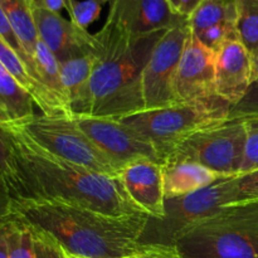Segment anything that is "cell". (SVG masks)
Instances as JSON below:
<instances>
[{"mask_svg":"<svg viewBox=\"0 0 258 258\" xmlns=\"http://www.w3.org/2000/svg\"><path fill=\"white\" fill-rule=\"evenodd\" d=\"M2 125L8 133L9 156L0 178L10 201L60 202L117 217L145 214L126 194L118 176L52 155L10 123Z\"/></svg>","mask_w":258,"mask_h":258,"instance_id":"1","label":"cell"},{"mask_svg":"<svg viewBox=\"0 0 258 258\" xmlns=\"http://www.w3.org/2000/svg\"><path fill=\"white\" fill-rule=\"evenodd\" d=\"M22 222L81 258H125L141 247L150 217L110 216L60 202L10 201L8 221Z\"/></svg>","mask_w":258,"mask_h":258,"instance_id":"2","label":"cell"},{"mask_svg":"<svg viewBox=\"0 0 258 258\" xmlns=\"http://www.w3.org/2000/svg\"><path fill=\"white\" fill-rule=\"evenodd\" d=\"M164 32L135 37L107 17L102 29L95 34L97 63L78 115L121 118L144 111L140 73Z\"/></svg>","mask_w":258,"mask_h":258,"instance_id":"3","label":"cell"},{"mask_svg":"<svg viewBox=\"0 0 258 258\" xmlns=\"http://www.w3.org/2000/svg\"><path fill=\"white\" fill-rule=\"evenodd\" d=\"M175 244L184 258H258V202L228 207L193 224Z\"/></svg>","mask_w":258,"mask_h":258,"instance_id":"4","label":"cell"},{"mask_svg":"<svg viewBox=\"0 0 258 258\" xmlns=\"http://www.w3.org/2000/svg\"><path fill=\"white\" fill-rule=\"evenodd\" d=\"M231 105L219 97L198 102H178L116 118L145 138L158 151L161 161L180 144L202 128L229 117Z\"/></svg>","mask_w":258,"mask_h":258,"instance_id":"5","label":"cell"},{"mask_svg":"<svg viewBox=\"0 0 258 258\" xmlns=\"http://www.w3.org/2000/svg\"><path fill=\"white\" fill-rule=\"evenodd\" d=\"M8 123L52 155L95 173L118 176L115 166L78 127L72 116L34 113L24 120L8 121Z\"/></svg>","mask_w":258,"mask_h":258,"instance_id":"6","label":"cell"},{"mask_svg":"<svg viewBox=\"0 0 258 258\" xmlns=\"http://www.w3.org/2000/svg\"><path fill=\"white\" fill-rule=\"evenodd\" d=\"M236 178L219 179L194 193L165 199L164 217L149 219L141 243L175 244L186 228L232 207L236 197Z\"/></svg>","mask_w":258,"mask_h":258,"instance_id":"7","label":"cell"},{"mask_svg":"<svg viewBox=\"0 0 258 258\" xmlns=\"http://www.w3.org/2000/svg\"><path fill=\"white\" fill-rule=\"evenodd\" d=\"M244 148V120L228 117L193 134L165 159L164 165L190 161L226 176H238L243 164Z\"/></svg>","mask_w":258,"mask_h":258,"instance_id":"8","label":"cell"},{"mask_svg":"<svg viewBox=\"0 0 258 258\" xmlns=\"http://www.w3.org/2000/svg\"><path fill=\"white\" fill-rule=\"evenodd\" d=\"M190 33V25L185 19L166 29L154 44L139 80L144 111L176 103L174 78Z\"/></svg>","mask_w":258,"mask_h":258,"instance_id":"9","label":"cell"},{"mask_svg":"<svg viewBox=\"0 0 258 258\" xmlns=\"http://www.w3.org/2000/svg\"><path fill=\"white\" fill-rule=\"evenodd\" d=\"M72 117L118 173L130 164L144 159L163 164L156 149L121 121L90 115H73Z\"/></svg>","mask_w":258,"mask_h":258,"instance_id":"10","label":"cell"},{"mask_svg":"<svg viewBox=\"0 0 258 258\" xmlns=\"http://www.w3.org/2000/svg\"><path fill=\"white\" fill-rule=\"evenodd\" d=\"M178 102H198L216 95V53L204 47L190 33L176 70L173 85Z\"/></svg>","mask_w":258,"mask_h":258,"instance_id":"11","label":"cell"},{"mask_svg":"<svg viewBox=\"0 0 258 258\" xmlns=\"http://www.w3.org/2000/svg\"><path fill=\"white\" fill-rule=\"evenodd\" d=\"M30 3V2H29ZM38 38L54 54L58 62L97 52L98 40L95 34L76 25L60 13L50 12L30 4Z\"/></svg>","mask_w":258,"mask_h":258,"instance_id":"12","label":"cell"},{"mask_svg":"<svg viewBox=\"0 0 258 258\" xmlns=\"http://www.w3.org/2000/svg\"><path fill=\"white\" fill-rule=\"evenodd\" d=\"M254 80V57L234 34L216 53V95L232 107L246 96Z\"/></svg>","mask_w":258,"mask_h":258,"instance_id":"13","label":"cell"},{"mask_svg":"<svg viewBox=\"0 0 258 258\" xmlns=\"http://www.w3.org/2000/svg\"><path fill=\"white\" fill-rule=\"evenodd\" d=\"M108 5L107 17L135 37L164 32L186 19L168 0H110Z\"/></svg>","mask_w":258,"mask_h":258,"instance_id":"14","label":"cell"},{"mask_svg":"<svg viewBox=\"0 0 258 258\" xmlns=\"http://www.w3.org/2000/svg\"><path fill=\"white\" fill-rule=\"evenodd\" d=\"M118 179L131 201L153 219L165 213L163 164L158 161H135L118 173Z\"/></svg>","mask_w":258,"mask_h":258,"instance_id":"15","label":"cell"},{"mask_svg":"<svg viewBox=\"0 0 258 258\" xmlns=\"http://www.w3.org/2000/svg\"><path fill=\"white\" fill-rule=\"evenodd\" d=\"M163 170L165 199L194 193L216 183L219 179L231 178L190 161H183L170 165L163 164Z\"/></svg>","mask_w":258,"mask_h":258,"instance_id":"16","label":"cell"},{"mask_svg":"<svg viewBox=\"0 0 258 258\" xmlns=\"http://www.w3.org/2000/svg\"><path fill=\"white\" fill-rule=\"evenodd\" d=\"M97 53L98 50L59 62L63 88L72 116L78 115L82 107L88 82L97 63Z\"/></svg>","mask_w":258,"mask_h":258,"instance_id":"17","label":"cell"},{"mask_svg":"<svg viewBox=\"0 0 258 258\" xmlns=\"http://www.w3.org/2000/svg\"><path fill=\"white\" fill-rule=\"evenodd\" d=\"M34 101L0 62V121H20L34 115Z\"/></svg>","mask_w":258,"mask_h":258,"instance_id":"18","label":"cell"},{"mask_svg":"<svg viewBox=\"0 0 258 258\" xmlns=\"http://www.w3.org/2000/svg\"><path fill=\"white\" fill-rule=\"evenodd\" d=\"M0 7L4 10L24 52L34 63L35 48L39 38L33 19L29 0H0Z\"/></svg>","mask_w":258,"mask_h":258,"instance_id":"19","label":"cell"},{"mask_svg":"<svg viewBox=\"0 0 258 258\" xmlns=\"http://www.w3.org/2000/svg\"><path fill=\"white\" fill-rule=\"evenodd\" d=\"M191 34L223 23H237V0H203L188 18Z\"/></svg>","mask_w":258,"mask_h":258,"instance_id":"20","label":"cell"},{"mask_svg":"<svg viewBox=\"0 0 258 258\" xmlns=\"http://www.w3.org/2000/svg\"><path fill=\"white\" fill-rule=\"evenodd\" d=\"M34 63L35 68H37V73L39 76L40 81H42L43 86L57 100V102L71 115L64 88H63L62 77H60L59 62L54 57V54L50 52L49 48L40 39L38 40L37 48H35Z\"/></svg>","mask_w":258,"mask_h":258,"instance_id":"21","label":"cell"},{"mask_svg":"<svg viewBox=\"0 0 258 258\" xmlns=\"http://www.w3.org/2000/svg\"><path fill=\"white\" fill-rule=\"evenodd\" d=\"M236 29L251 54L258 52V0H237Z\"/></svg>","mask_w":258,"mask_h":258,"instance_id":"22","label":"cell"},{"mask_svg":"<svg viewBox=\"0 0 258 258\" xmlns=\"http://www.w3.org/2000/svg\"><path fill=\"white\" fill-rule=\"evenodd\" d=\"M7 226L9 258H38L35 237L32 228L13 219L7 222Z\"/></svg>","mask_w":258,"mask_h":258,"instance_id":"23","label":"cell"},{"mask_svg":"<svg viewBox=\"0 0 258 258\" xmlns=\"http://www.w3.org/2000/svg\"><path fill=\"white\" fill-rule=\"evenodd\" d=\"M108 3L110 0H70L67 12L76 25L87 30L100 18L103 7Z\"/></svg>","mask_w":258,"mask_h":258,"instance_id":"24","label":"cell"},{"mask_svg":"<svg viewBox=\"0 0 258 258\" xmlns=\"http://www.w3.org/2000/svg\"><path fill=\"white\" fill-rule=\"evenodd\" d=\"M243 120L246 126V148L239 175L258 170V117H246Z\"/></svg>","mask_w":258,"mask_h":258,"instance_id":"25","label":"cell"},{"mask_svg":"<svg viewBox=\"0 0 258 258\" xmlns=\"http://www.w3.org/2000/svg\"><path fill=\"white\" fill-rule=\"evenodd\" d=\"M0 37H2V39L4 40V42L7 43V44L9 45V47L12 48V49L14 50L18 55H19L20 59H22L23 62H24V64L27 66L28 71H29L30 75L33 76V78H34L37 82H39L40 85H43L42 81H40V78L38 77V73H37V70H35L34 63L32 62V59L28 57L27 53H25L24 49H23L22 44H20V42H19V39H18L15 32L13 30L12 25H10L9 20H8L7 15H5L4 10L2 9V7H0Z\"/></svg>","mask_w":258,"mask_h":258,"instance_id":"26","label":"cell"},{"mask_svg":"<svg viewBox=\"0 0 258 258\" xmlns=\"http://www.w3.org/2000/svg\"><path fill=\"white\" fill-rule=\"evenodd\" d=\"M234 34H238L236 29V24L232 23H223V24H217L213 27H209L208 29L203 30L202 33L197 34L199 42L212 50L213 53H217L221 49L222 45L227 42ZM194 35V34H193Z\"/></svg>","mask_w":258,"mask_h":258,"instance_id":"27","label":"cell"},{"mask_svg":"<svg viewBox=\"0 0 258 258\" xmlns=\"http://www.w3.org/2000/svg\"><path fill=\"white\" fill-rule=\"evenodd\" d=\"M258 202V170L241 174L236 178V197L232 207Z\"/></svg>","mask_w":258,"mask_h":258,"instance_id":"28","label":"cell"},{"mask_svg":"<svg viewBox=\"0 0 258 258\" xmlns=\"http://www.w3.org/2000/svg\"><path fill=\"white\" fill-rule=\"evenodd\" d=\"M229 117H258V80H254L246 96L237 105L232 106Z\"/></svg>","mask_w":258,"mask_h":258,"instance_id":"29","label":"cell"},{"mask_svg":"<svg viewBox=\"0 0 258 258\" xmlns=\"http://www.w3.org/2000/svg\"><path fill=\"white\" fill-rule=\"evenodd\" d=\"M125 258H184L176 244L143 243L131 256Z\"/></svg>","mask_w":258,"mask_h":258,"instance_id":"30","label":"cell"},{"mask_svg":"<svg viewBox=\"0 0 258 258\" xmlns=\"http://www.w3.org/2000/svg\"><path fill=\"white\" fill-rule=\"evenodd\" d=\"M29 2L30 4L54 13H60L63 9H68L70 4V0H29Z\"/></svg>","mask_w":258,"mask_h":258,"instance_id":"31","label":"cell"},{"mask_svg":"<svg viewBox=\"0 0 258 258\" xmlns=\"http://www.w3.org/2000/svg\"><path fill=\"white\" fill-rule=\"evenodd\" d=\"M8 156H9V144H8V133L0 121V176L7 166Z\"/></svg>","mask_w":258,"mask_h":258,"instance_id":"32","label":"cell"},{"mask_svg":"<svg viewBox=\"0 0 258 258\" xmlns=\"http://www.w3.org/2000/svg\"><path fill=\"white\" fill-rule=\"evenodd\" d=\"M9 204L10 198L8 196V191L5 189L4 183L0 178V226L8 222V214H9Z\"/></svg>","mask_w":258,"mask_h":258,"instance_id":"33","label":"cell"},{"mask_svg":"<svg viewBox=\"0 0 258 258\" xmlns=\"http://www.w3.org/2000/svg\"><path fill=\"white\" fill-rule=\"evenodd\" d=\"M202 2H203V0H180L178 10L179 14L188 19L191 15V13L199 7V4H201Z\"/></svg>","mask_w":258,"mask_h":258,"instance_id":"34","label":"cell"},{"mask_svg":"<svg viewBox=\"0 0 258 258\" xmlns=\"http://www.w3.org/2000/svg\"><path fill=\"white\" fill-rule=\"evenodd\" d=\"M0 258H9L8 249V226L7 223L0 226Z\"/></svg>","mask_w":258,"mask_h":258,"instance_id":"35","label":"cell"},{"mask_svg":"<svg viewBox=\"0 0 258 258\" xmlns=\"http://www.w3.org/2000/svg\"><path fill=\"white\" fill-rule=\"evenodd\" d=\"M168 2H169V4L171 5V8H173L175 12H178V10H179V3H180V0H168Z\"/></svg>","mask_w":258,"mask_h":258,"instance_id":"36","label":"cell"},{"mask_svg":"<svg viewBox=\"0 0 258 258\" xmlns=\"http://www.w3.org/2000/svg\"><path fill=\"white\" fill-rule=\"evenodd\" d=\"M254 78L258 80V59H254Z\"/></svg>","mask_w":258,"mask_h":258,"instance_id":"37","label":"cell"},{"mask_svg":"<svg viewBox=\"0 0 258 258\" xmlns=\"http://www.w3.org/2000/svg\"><path fill=\"white\" fill-rule=\"evenodd\" d=\"M64 253H66V252H64ZM66 258H81V257H76V256H72V254L66 253Z\"/></svg>","mask_w":258,"mask_h":258,"instance_id":"38","label":"cell"},{"mask_svg":"<svg viewBox=\"0 0 258 258\" xmlns=\"http://www.w3.org/2000/svg\"><path fill=\"white\" fill-rule=\"evenodd\" d=\"M254 59H258V52L256 53V55H254Z\"/></svg>","mask_w":258,"mask_h":258,"instance_id":"39","label":"cell"}]
</instances>
